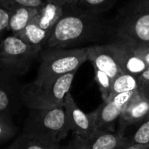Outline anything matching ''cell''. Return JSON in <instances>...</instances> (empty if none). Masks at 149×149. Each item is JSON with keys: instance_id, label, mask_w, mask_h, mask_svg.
<instances>
[{"instance_id": "ffe728a7", "label": "cell", "mask_w": 149, "mask_h": 149, "mask_svg": "<svg viewBox=\"0 0 149 149\" xmlns=\"http://www.w3.org/2000/svg\"><path fill=\"white\" fill-rule=\"evenodd\" d=\"M118 0H80L79 5L82 6L87 11L98 13L109 9Z\"/></svg>"}, {"instance_id": "2e32d148", "label": "cell", "mask_w": 149, "mask_h": 149, "mask_svg": "<svg viewBox=\"0 0 149 149\" xmlns=\"http://www.w3.org/2000/svg\"><path fill=\"white\" fill-rule=\"evenodd\" d=\"M139 87H140V83H139L138 77L129 73L121 72L113 79L109 100H111L113 96L119 93L138 90Z\"/></svg>"}, {"instance_id": "7c38bea8", "label": "cell", "mask_w": 149, "mask_h": 149, "mask_svg": "<svg viewBox=\"0 0 149 149\" xmlns=\"http://www.w3.org/2000/svg\"><path fill=\"white\" fill-rule=\"evenodd\" d=\"M111 46L122 72L139 77L147 69V64L136 55L129 41L120 38Z\"/></svg>"}, {"instance_id": "44dd1931", "label": "cell", "mask_w": 149, "mask_h": 149, "mask_svg": "<svg viewBox=\"0 0 149 149\" xmlns=\"http://www.w3.org/2000/svg\"><path fill=\"white\" fill-rule=\"evenodd\" d=\"M134 142L135 144H141L149 146V118L139 127L134 136Z\"/></svg>"}, {"instance_id": "4316f807", "label": "cell", "mask_w": 149, "mask_h": 149, "mask_svg": "<svg viewBox=\"0 0 149 149\" xmlns=\"http://www.w3.org/2000/svg\"><path fill=\"white\" fill-rule=\"evenodd\" d=\"M139 90L141 92L142 94H144L147 98L149 99V84H141V85H140Z\"/></svg>"}, {"instance_id": "cb8c5ba5", "label": "cell", "mask_w": 149, "mask_h": 149, "mask_svg": "<svg viewBox=\"0 0 149 149\" xmlns=\"http://www.w3.org/2000/svg\"><path fill=\"white\" fill-rule=\"evenodd\" d=\"M132 47L138 57H140L149 66V43H132Z\"/></svg>"}, {"instance_id": "6da1fadb", "label": "cell", "mask_w": 149, "mask_h": 149, "mask_svg": "<svg viewBox=\"0 0 149 149\" xmlns=\"http://www.w3.org/2000/svg\"><path fill=\"white\" fill-rule=\"evenodd\" d=\"M100 19L87 10L64 13L53 27L46 48H74L102 34Z\"/></svg>"}, {"instance_id": "e0dca14e", "label": "cell", "mask_w": 149, "mask_h": 149, "mask_svg": "<svg viewBox=\"0 0 149 149\" xmlns=\"http://www.w3.org/2000/svg\"><path fill=\"white\" fill-rule=\"evenodd\" d=\"M59 144H49L21 133L12 141L6 149H58Z\"/></svg>"}, {"instance_id": "5b68a950", "label": "cell", "mask_w": 149, "mask_h": 149, "mask_svg": "<svg viewBox=\"0 0 149 149\" xmlns=\"http://www.w3.org/2000/svg\"><path fill=\"white\" fill-rule=\"evenodd\" d=\"M42 51L17 36L7 34L0 43V69L17 78L24 75Z\"/></svg>"}, {"instance_id": "3957f363", "label": "cell", "mask_w": 149, "mask_h": 149, "mask_svg": "<svg viewBox=\"0 0 149 149\" xmlns=\"http://www.w3.org/2000/svg\"><path fill=\"white\" fill-rule=\"evenodd\" d=\"M76 72H72L50 81L37 82L33 80L22 85L21 100L23 106L29 110L63 106Z\"/></svg>"}, {"instance_id": "f546056e", "label": "cell", "mask_w": 149, "mask_h": 149, "mask_svg": "<svg viewBox=\"0 0 149 149\" xmlns=\"http://www.w3.org/2000/svg\"><path fill=\"white\" fill-rule=\"evenodd\" d=\"M148 149H149V146H148Z\"/></svg>"}, {"instance_id": "30bf717a", "label": "cell", "mask_w": 149, "mask_h": 149, "mask_svg": "<svg viewBox=\"0 0 149 149\" xmlns=\"http://www.w3.org/2000/svg\"><path fill=\"white\" fill-rule=\"evenodd\" d=\"M126 139L117 134L97 130L88 137L75 136L66 147L68 149H120Z\"/></svg>"}, {"instance_id": "d4e9b609", "label": "cell", "mask_w": 149, "mask_h": 149, "mask_svg": "<svg viewBox=\"0 0 149 149\" xmlns=\"http://www.w3.org/2000/svg\"><path fill=\"white\" fill-rule=\"evenodd\" d=\"M140 85L141 84H149V66L138 77Z\"/></svg>"}, {"instance_id": "d6986e66", "label": "cell", "mask_w": 149, "mask_h": 149, "mask_svg": "<svg viewBox=\"0 0 149 149\" xmlns=\"http://www.w3.org/2000/svg\"><path fill=\"white\" fill-rule=\"evenodd\" d=\"M94 79L99 86L103 101H107L111 94L113 79H111L107 74L98 69H94Z\"/></svg>"}, {"instance_id": "ba28073f", "label": "cell", "mask_w": 149, "mask_h": 149, "mask_svg": "<svg viewBox=\"0 0 149 149\" xmlns=\"http://www.w3.org/2000/svg\"><path fill=\"white\" fill-rule=\"evenodd\" d=\"M22 85L17 78L0 69V115L11 116L22 106Z\"/></svg>"}, {"instance_id": "52a82bcc", "label": "cell", "mask_w": 149, "mask_h": 149, "mask_svg": "<svg viewBox=\"0 0 149 149\" xmlns=\"http://www.w3.org/2000/svg\"><path fill=\"white\" fill-rule=\"evenodd\" d=\"M64 108L66 117L67 128L75 136L88 137L97 131L94 113H86L77 105L69 92L64 100Z\"/></svg>"}, {"instance_id": "4fadbf2b", "label": "cell", "mask_w": 149, "mask_h": 149, "mask_svg": "<svg viewBox=\"0 0 149 149\" xmlns=\"http://www.w3.org/2000/svg\"><path fill=\"white\" fill-rule=\"evenodd\" d=\"M10 11L7 34L19 36L25 27L38 14L39 8H30L19 5H5Z\"/></svg>"}, {"instance_id": "8992f818", "label": "cell", "mask_w": 149, "mask_h": 149, "mask_svg": "<svg viewBox=\"0 0 149 149\" xmlns=\"http://www.w3.org/2000/svg\"><path fill=\"white\" fill-rule=\"evenodd\" d=\"M121 39L132 43H149V0H138L127 9L119 22Z\"/></svg>"}, {"instance_id": "5bb4252c", "label": "cell", "mask_w": 149, "mask_h": 149, "mask_svg": "<svg viewBox=\"0 0 149 149\" xmlns=\"http://www.w3.org/2000/svg\"><path fill=\"white\" fill-rule=\"evenodd\" d=\"M65 7L54 0H48L38 9L33 20L39 28L51 34L55 24L64 15Z\"/></svg>"}, {"instance_id": "f1b7e54d", "label": "cell", "mask_w": 149, "mask_h": 149, "mask_svg": "<svg viewBox=\"0 0 149 149\" xmlns=\"http://www.w3.org/2000/svg\"><path fill=\"white\" fill-rule=\"evenodd\" d=\"M58 149H68L67 148H59Z\"/></svg>"}, {"instance_id": "484cf974", "label": "cell", "mask_w": 149, "mask_h": 149, "mask_svg": "<svg viewBox=\"0 0 149 149\" xmlns=\"http://www.w3.org/2000/svg\"><path fill=\"white\" fill-rule=\"evenodd\" d=\"M64 6H77L80 0H54Z\"/></svg>"}, {"instance_id": "83f0119b", "label": "cell", "mask_w": 149, "mask_h": 149, "mask_svg": "<svg viewBox=\"0 0 149 149\" xmlns=\"http://www.w3.org/2000/svg\"><path fill=\"white\" fill-rule=\"evenodd\" d=\"M126 149H148L147 146H144V145H141V144H135L134 143L133 145L127 147Z\"/></svg>"}, {"instance_id": "277c9868", "label": "cell", "mask_w": 149, "mask_h": 149, "mask_svg": "<svg viewBox=\"0 0 149 149\" xmlns=\"http://www.w3.org/2000/svg\"><path fill=\"white\" fill-rule=\"evenodd\" d=\"M87 60L86 47L46 48L39 55V65L35 81H50L69 72H77Z\"/></svg>"}, {"instance_id": "9c48e42d", "label": "cell", "mask_w": 149, "mask_h": 149, "mask_svg": "<svg viewBox=\"0 0 149 149\" xmlns=\"http://www.w3.org/2000/svg\"><path fill=\"white\" fill-rule=\"evenodd\" d=\"M86 51L87 59L93 65V69L105 72L113 79L122 72L111 44L89 45L86 47Z\"/></svg>"}, {"instance_id": "8fae6325", "label": "cell", "mask_w": 149, "mask_h": 149, "mask_svg": "<svg viewBox=\"0 0 149 149\" xmlns=\"http://www.w3.org/2000/svg\"><path fill=\"white\" fill-rule=\"evenodd\" d=\"M135 91L121 93L113 96L107 101H103L93 112L96 119L97 130H100L101 127L113 123L118 118L121 117L127 104L129 102Z\"/></svg>"}, {"instance_id": "7402d4cb", "label": "cell", "mask_w": 149, "mask_h": 149, "mask_svg": "<svg viewBox=\"0 0 149 149\" xmlns=\"http://www.w3.org/2000/svg\"><path fill=\"white\" fill-rule=\"evenodd\" d=\"M10 18L9 9L0 1V43L7 35Z\"/></svg>"}, {"instance_id": "603a6c76", "label": "cell", "mask_w": 149, "mask_h": 149, "mask_svg": "<svg viewBox=\"0 0 149 149\" xmlns=\"http://www.w3.org/2000/svg\"><path fill=\"white\" fill-rule=\"evenodd\" d=\"M4 5H19L30 8H40L48 0H0Z\"/></svg>"}, {"instance_id": "9a60e30c", "label": "cell", "mask_w": 149, "mask_h": 149, "mask_svg": "<svg viewBox=\"0 0 149 149\" xmlns=\"http://www.w3.org/2000/svg\"><path fill=\"white\" fill-rule=\"evenodd\" d=\"M123 120L127 123L139 122L149 118V99L138 89L127 104L121 115Z\"/></svg>"}, {"instance_id": "ac0fdd59", "label": "cell", "mask_w": 149, "mask_h": 149, "mask_svg": "<svg viewBox=\"0 0 149 149\" xmlns=\"http://www.w3.org/2000/svg\"><path fill=\"white\" fill-rule=\"evenodd\" d=\"M17 134V128L11 116L0 115V146L14 140Z\"/></svg>"}, {"instance_id": "7a4b0ae2", "label": "cell", "mask_w": 149, "mask_h": 149, "mask_svg": "<svg viewBox=\"0 0 149 149\" xmlns=\"http://www.w3.org/2000/svg\"><path fill=\"white\" fill-rule=\"evenodd\" d=\"M22 133L45 143L59 144L69 133L64 105L30 109Z\"/></svg>"}]
</instances>
